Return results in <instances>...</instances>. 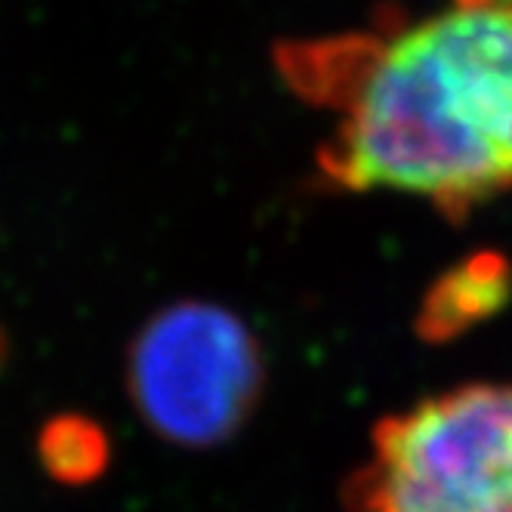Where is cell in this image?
I'll return each mask as SVG.
<instances>
[{
	"mask_svg": "<svg viewBox=\"0 0 512 512\" xmlns=\"http://www.w3.org/2000/svg\"><path fill=\"white\" fill-rule=\"evenodd\" d=\"M275 65L334 118L315 152L327 189L401 192L448 219L512 192V10L448 4L281 41Z\"/></svg>",
	"mask_w": 512,
	"mask_h": 512,
	"instance_id": "obj_1",
	"label": "cell"
},
{
	"mask_svg": "<svg viewBox=\"0 0 512 512\" xmlns=\"http://www.w3.org/2000/svg\"><path fill=\"white\" fill-rule=\"evenodd\" d=\"M346 512H512V383H463L386 414Z\"/></svg>",
	"mask_w": 512,
	"mask_h": 512,
	"instance_id": "obj_2",
	"label": "cell"
},
{
	"mask_svg": "<svg viewBox=\"0 0 512 512\" xmlns=\"http://www.w3.org/2000/svg\"><path fill=\"white\" fill-rule=\"evenodd\" d=\"M130 398L179 448H216L253 417L266 361L250 327L219 303L182 300L145 321L130 349Z\"/></svg>",
	"mask_w": 512,
	"mask_h": 512,
	"instance_id": "obj_3",
	"label": "cell"
},
{
	"mask_svg": "<svg viewBox=\"0 0 512 512\" xmlns=\"http://www.w3.org/2000/svg\"><path fill=\"white\" fill-rule=\"evenodd\" d=\"M512 297V266L497 250L469 253L454 263L445 275H438L417 309L414 327L420 340L442 346L475 324L491 321Z\"/></svg>",
	"mask_w": 512,
	"mask_h": 512,
	"instance_id": "obj_4",
	"label": "cell"
},
{
	"mask_svg": "<svg viewBox=\"0 0 512 512\" xmlns=\"http://www.w3.org/2000/svg\"><path fill=\"white\" fill-rule=\"evenodd\" d=\"M41 457L56 479L90 482L105 466L108 445L105 435L90 420L65 417L50 423L41 435Z\"/></svg>",
	"mask_w": 512,
	"mask_h": 512,
	"instance_id": "obj_5",
	"label": "cell"
},
{
	"mask_svg": "<svg viewBox=\"0 0 512 512\" xmlns=\"http://www.w3.org/2000/svg\"><path fill=\"white\" fill-rule=\"evenodd\" d=\"M451 4H463V7H500V10H512V0H451Z\"/></svg>",
	"mask_w": 512,
	"mask_h": 512,
	"instance_id": "obj_6",
	"label": "cell"
}]
</instances>
